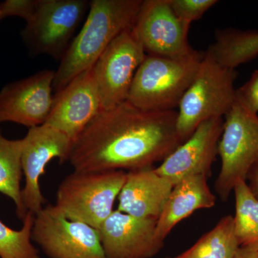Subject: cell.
Returning a JSON list of instances; mask_svg holds the SVG:
<instances>
[{
	"label": "cell",
	"mask_w": 258,
	"mask_h": 258,
	"mask_svg": "<svg viewBox=\"0 0 258 258\" xmlns=\"http://www.w3.org/2000/svg\"><path fill=\"white\" fill-rule=\"evenodd\" d=\"M177 113L145 111L128 101L102 111L73 141L74 171L141 170L163 161L183 143Z\"/></svg>",
	"instance_id": "obj_1"
},
{
	"label": "cell",
	"mask_w": 258,
	"mask_h": 258,
	"mask_svg": "<svg viewBox=\"0 0 258 258\" xmlns=\"http://www.w3.org/2000/svg\"><path fill=\"white\" fill-rule=\"evenodd\" d=\"M142 0H92L82 28L72 40L55 71L56 92L92 69L122 32L133 27Z\"/></svg>",
	"instance_id": "obj_2"
},
{
	"label": "cell",
	"mask_w": 258,
	"mask_h": 258,
	"mask_svg": "<svg viewBox=\"0 0 258 258\" xmlns=\"http://www.w3.org/2000/svg\"><path fill=\"white\" fill-rule=\"evenodd\" d=\"M203 55H146L134 76L127 101L145 111H172L192 83Z\"/></svg>",
	"instance_id": "obj_3"
},
{
	"label": "cell",
	"mask_w": 258,
	"mask_h": 258,
	"mask_svg": "<svg viewBox=\"0 0 258 258\" xmlns=\"http://www.w3.org/2000/svg\"><path fill=\"white\" fill-rule=\"evenodd\" d=\"M235 69L217 62L208 52L203 55L192 83L176 111V129L184 142L205 120L223 118L236 101Z\"/></svg>",
	"instance_id": "obj_4"
},
{
	"label": "cell",
	"mask_w": 258,
	"mask_h": 258,
	"mask_svg": "<svg viewBox=\"0 0 258 258\" xmlns=\"http://www.w3.org/2000/svg\"><path fill=\"white\" fill-rule=\"evenodd\" d=\"M126 173L74 171L61 181L52 208L69 220L84 222L98 230L114 211L113 205Z\"/></svg>",
	"instance_id": "obj_5"
},
{
	"label": "cell",
	"mask_w": 258,
	"mask_h": 258,
	"mask_svg": "<svg viewBox=\"0 0 258 258\" xmlns=\"http://www.w3.org/2000/svg\"><path fill=\"white\" fill-rule=\"evenodd\" d=\"M221 169L215 190L226 201L240 180L247 174L258 159V115L237 101L225 115L223 131L218 144Z\"/></svg>",
	"instance_id": "obj_6"
},
{
	"label": "cell",
	"mask_w": 258,
	"mask_h": 258,
	"mask_svg": "<svg viewBox=\"0 0 258 258\" xmlns=\"http://www.w3.org/2000/svg\"><path fill=\"white\" fill-rule=\"evenodd\" d=\"M89 8L87 0H40L21 31L24 43L34 55L60 61Z\"/></svg>",
	"instance_id": "obj_7"
},
{
	"label": "cell",
	"mask_w": 258,
	"mask_h": 258,
	"mask_svg": "<svg viewBox=\"0 0 258 258\" xmlns=\"http://www.w3.org/2000/svg\"><path fill=\"white\" fill-rule=\"evenodd\" d=\"M32 240L50 258H106L98 229L62 216L52 205L35 214Z\"/></svg>",
	"instance_id": "obj_8"
},
{
	"label": "cell",
	"mask_w": 258,
	"mask_h": 258,
	"mask_svg": "<svg viewBox=\"0 0 258 258\" xmlns=\"http://www.w3.org/2000/svg\"><path fill=\"white\" fill-rule=\"evenodd\" d=\"M146 55L131 28L115 37L100 56L93 70L102 111L127 101L134 76Z\"/></svg>",
	"instance_id": "obj_9"
},
{
	"label": "cell",
	"mask_w": 258,
	"mask_h": 258,
	"mask_svg": "<svg viewBox=\"0 0 258 258\" xmlns=\"http://www.w3.org/2000/svg\"><path fill=\"white\" fill-rule=\"evenodd\" d=\"M23 140L21 164L25 186L22 189V201L27 213L35 215L46 202L42 193L40 179L47 164L55 159H58L60 164L69 161L73 140L46 123L29 128Z\"/></svg>",
	"instance_id": "obj_10"
},
{
	"label": "cell",
	"mask_w": 258,
	"mask_h": 258,
	"mask_svg": "<svg viewBox=\"0 0 258 258\" xmlns=\"http://www.w3.org/2000/svg\"><path fill=\"white\" fill-rule=\"evenodd\" d=\"M190 24L176 16L169 0H144L132 28L148 55L182 57L195 51L188 41Z\"/></svg>",
	"instance_id": "obj_11"
},
{
	"label": "cell",
	"mask_w": 258,
	"mask_h": 258,
	"mask_svg": "<svg viewBox=\"0 0 258 258\" xmlns=\"http://www.w3.org/2000/svg\"><path fill=\"white\" fill-rule=\"evenodd\" d=\"M55 71L43 70L8 83L0 91V123L13 122L29 128L46 122L53 101Z\"/></svg>",
	"instance_id": "obj_12"
},
{
	"label": "cell",
	"mask_w": 258,
	"mask_h": 258,
	"mask_svg": "<svg viewBox=\"0 0 258 258\" xmlns=\"http://www.w3.org/2000/svg\"><path fill=\"white\" fill-rule=\"evenodd\" d=\"M157 219L138 218L115 210L98 229L106 258H152L164 246L156 235Z\"/></svg>",
	"instance_id": "obj_13"
},
{
	"label": "cell",
	"mask_w": 258,
	"mask_h": 258,
	"mask_svg": "<svg viewBox=\"0 0 258 258\" xmlns=\"http://www.w3.org/2000/svg\"><path fill=\"white\" fill-rule=\"evenodd\" d=\"M223 118L202 123L187 140L176 148L155 171L175 185L187 176L211 174L223 131Z\"/></svg>",
	"instance_id": "obj_14"
},
{
	"label": "cell",
	"mask_w": 258,
	"mask_h": 258,
	"mask_svg": "<svg viewBox=\"0 0 258 258\" xmlns=\"http://www.w3.org/2000/svg\"><path fill=\"white\" fill-rule=\"evenodd\" d=\"M101 111L92 68L76 76L55 93L45 123L58 129L74 141Z\"/></svg>",
	"instance_id": "obj_15"
},
{
	"label": "cell",
	"mask_w": 258,
	"mask_h": 258,
	"mask_svg": "<svg viewBox=\"0 0 258 258\" xmlns=\"http://www.w3.org/2000/svg\"><path fill=\"white\" fill-rule=\"evenodd\" d=\"M174 185L152 168L128 171L116 210L138 218H159Z\"/></svg>",
	"instance_id": "obj_16"
},
{
	"label": "cell",
	"mask_w": 258,
	"mask_h": 258,
	"mask_svg": "<svg viewBox=\"0 0 258 258\" xmlns=\"http://www.w3.org/2000/svg\"><path fill=\"white\" fill-rule=\"evenodd\" d=\"M216 197L212 192L205 175L187 176L174 185L164 210L158 218L156 235L165 240L178 223L201 209L213 208Z\"/></svg>",
	"instance_id": "obj_17"
},
{
	"label": "cell",
	"mask_w": 258,
	"mask_h": 258,
	"mask_svg": "<svg viewBox=\"0 0 258 258\" xmlns=\"http://www.w3.org/2000/svg\"><path fill=\"white\" fill-rule=\"evenodd\" d=\"M207 52L222 66L235 69L258 56V31L227 29L217 32Z\"/></svg>",
	"instance_id": "obj_18"
},
{
	"label": "cell",
	"mask_w": 258,
	"mask_h": 258,
	"mask_svg": "<svg viewBox=\"0 0 258 258\" xmlns=\"http://www.w3.org/2000/svg\"><path fill=\"white\" fill-rule=\"evenodd\" d=\"M23 140H10L3 137L0 128V194L13 200L17 216L23 220L27 212L22 201L23 169L21 157Z\"/></svg>",
	"instance_id": "obj_19"
},
{
	"label": "cell",
	"mask_w": 258,
	"mask_h": 258,
	"mask_svg": "<svg viewBox=\"0 0 258 258\" xmlns=\"http://www.w3.org/2000/svg\"><path fill=\"white\" fill-rule=\"evenodd\" d=\"M240 247L234 217L227 215L189 249L172 258H234Z\"/></svg>",
	"instance_id": "obj_20"
},
{
	"label": "cell",
	"mask_w": 258,
	"mask_h": 258,
	"mask_svg": "<svg viewBox=\"0 0 258 258\" xmlns=\"http://www.w3.org/2000/svg\"><path fill=\"white\" fill-rule=\"evenodd\" d=\"M235 198V232L240 247L258 249V200L247 181L240 180L233 189Z\"/></svg>",
	"instance_id": "obj_21"
},
{
	"label": "cell",
	"mask_w": 258,
	"mask_h": 258,
	"mask_svg": "<svg viewBox=\"0 0 258 258\" xmlns=\"http://www.w3.org/2000/svg\"><path fill=\"white\" fill-rule=\"evenodd\" d=\"M35 215L28 212L23 225L15 230L0 220V258H40L32 240Z\"/></svg>",
	"instance_id": "obj_22"
},
{
	"label": "cell",
	"mask_w": 258,
	"mask_h": 258,
	"mask_svg": "<svg viewBox=\"0 0 258 258\" xmlns=\"http://www.w3.org/2000/svg\"><path fill=\"white\" fill-rule=\"evenodd\" d=\"M171 9L179 19L191 25L217 4V0H169Z\"/></svg>",
	"instance_id": "obj_23"
},
{
	"label": "cell",
	"mask_w": 258,
	"mask_h": 258,
	"mask_svg": "<svg viewBox=\"0 0 258 258\" xmlns=\"http://www.w3.org/2000/svg\"><path fill=\"white\" fill-rule=\"evenodd\" d=\"M40 0H5L0 3V23L9 17H18L28 22L36 11Z\"/></svg>",
	"instance_id": "obj_24"
},
{
	"label": "cell",
	"mask_w": 258,
	"mask_h": 258,
	"mask_svg": "<svg viewBox=\"0 0 258 258\" xmlns=\"http://www.w3.org/2000/svg\"><path fill=\"white\" fill-rule=\"evenodd\" d=\"M236 101L252 113H258V69L250 79L239 89L236 90Z\"/></svg>",
	"instance_id": "obj_25"
},
{
	"label": "cell",
	"mask_w": 258,
	"mask_h": 258,
	"mask_svg": "<svg viewBox=\"0 0 258 258\" xmlns=\"http://www.w3.org/2000/svg\"><path fill=\"white\" fill-rule=\"evenodd\" d=\"M246 181L249 189L258 200V159L249 170Z\"/></svg>",
	"instance_id": "obj_26"
},
{
	"label": "cell",
	"mask_w": 258,
	"mask_h": 258,
	"mask_svg": "<svg viewBox=\"0 0 258 258\" xmlns=\"http://www.w3.org/2000/svg\"><path fill=\"white\" fill-rule=\"evenodd\" d=\"M234 258H258L257 249L252 247H240Z\"/></svg>",
	"instance_id": "obj_27"
},
{
	"label": "cell",
	"mask_w": 258,
	"mask_h": 258,
	"mask_svg": "<svg viewBox=\"0 0 258 258\" xmlns=\"http://www.w3.org/2000/svg\"><path fill=\"white\" fill-rule=\"evenodd\" d=\"M256 249H257V248H256ZM257 250H258V249H257Z\"/></svg>",
	"instance_id": "obj_28"
}]
</instances>
